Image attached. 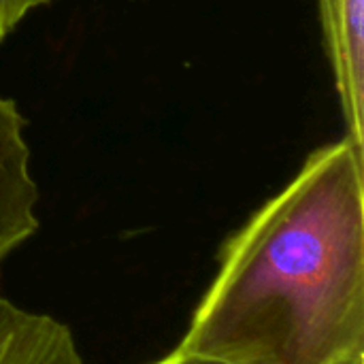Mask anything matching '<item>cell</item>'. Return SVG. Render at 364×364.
<instances>
[{"label":"cell","mask_w":364,"mask_h":364,"mask_svg":"<svg viewBox=\"0 0 364 364\" xmlns=\"http://www.w3.org/2000/svg\"><path fill=\"white\" fill-rule=\"evenodd\" d=\"M218 264L181 348L232 364H364V149H316Z\"/></svg>","instance_id":"cell-1"},{"label":"cell","mask_w":364,"mask_h":364,"mask_svg":"<svg viewBox=\"0 0 364 364\" xmlns=\"http://www.w3.org/2000/svg\"><path fill=\"white\" fill-rule=\"evenodd\" d=\"M318 4L346 139L364 149V0H318Z\"/></svg>","instance_id":"cell-2"},{"label":"cell","mask_w":364,"mask_h":364,"mask_svg":"<svg viewBox=\"0 0 364 364\" xmlns=\"http://www.w3.org/2000/svg\"><path fill=\"white\" fill-rule=\"evenodd\" d=\"M36 205L23 117L11 98L0 96V262L38 230Z\"/></svg>","instance_id":"cell-3"},{"label":"cell","mask_w":364,"mask_h":364,"mask_svg":"<svg viewBox=\"0 0 364 364\" xmlns=\"http://www.w3.org/2000/svg\"><path fill=\"white\" fill-rule=\"evenodd\" d=\"M0 364H85L60 320L0 299Z\"/></svg>","instance_id":"cell-4"},{"label":"cell","mask_w":364,"mask_h":364,"mask_svg":"<svg viewBox=\"0 0 364 364\" xmlns=\"http://www.w3.org/2000/svg\"><path fill=\"white\" fill-rule=\"evenodd\" d=\"M47 2L49 0H0V43L32 9Z\"/></svg>","instance_id":"cell-5"},{"label":"cell","mask_w":364,"mask_h":364,"mask_svg":"<svg viewBox=\"0 0 364 364\" xmlns=\"http://www.w3.org/2000/svg\"><path fill=\"white\" fill-rule=\"evenodd\" d=\"M149 364H232L226 363V360H220V358H213V356H205V354H198V352H190L181 346H177L173 352H168L164 358L156 360V363Z\"/></svg>","instance_id":"cell-6"}]
</instances>
